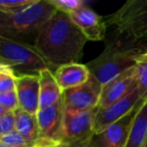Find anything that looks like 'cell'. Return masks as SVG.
<instances>
[{"label": "cell", "instance_id": "obj_9", "mask_svg": "<svg viewBox=\"0 0 147 147\" xmlns=\"http://www.w3.org/2000/svg\"><path fill=\"white\" fill-rule=\"evenodd\" d=\"M140 101V95L137 88L121 100L104 108H98L95 117V134L101 133L111 124L129 114Z\"/></svg>", "mask_w": 147, "mask_h": 147}, {"label": "cell", "instance_id": "obj_25", "mask_svg": "<svg viewBox=\"0 0 147 147\" xmlns=\"http://www.w3.org/2000/svg\"><path fill=\"white\" fill-rule=\"evenodd\" d=\"M67 146L69 147H95L92 142V140L87 141V142H83V143H77V144L67 145Z\"/></svg>", "mask_w": 147, "mask_h": 147}, {"label": "cell", "instance_id": "obj_29", "mask_svg": "<svg viewBox=\"0 0 147 147\" xmlns=\"http://www.w3.org/2000/svg\"><path fill=\"white\" fill-rule=\"evenodd\" d=\"M143 147H147V139H146V141H145V143H144V145H143Z\"/></svg>", "mask_w": 147, "mask_h": 147}, {"label": "cell", "instance_id": "obj_22", "mask_svg": "<svg viewBox=\"0 0 147 147\" xmlns=\"http://www.w3.org/2000/svg\"><path fill=\"white\" fill-rule=\"evenodd\" d=\"M49 2L57 9V11L67 14L76 11L85 5V2L82 0H49Z\"/></svg>", "mask_w": 147, "mask_h": 147}, {"label": "cell", "instance_id": "obj_10", "mask_svg": "<svg viewBox=\"0 0 147 147\" xmlns=\"http://www.w3.org/2000/svg\"><path fill=\"white\" fill-rule=\"evenodd\" d=\"M63 112V102L61 99L53 106L39 109L36 113V119L42 138L55 147L61 143Z\"/></svg>", "mask_w": 147, "mask_h": 147}, {"label": "cell", "instance_id": "obj_14", "mask_svg": "<svg viewBox=\"0 0 147 147\" xmlns=\"http://www.w3.org/2000/svg\"><path fill=\"white\" fill-rule=\"evenodd\" d=\"M53 76L63 92L87 83L91 78V73L86 65L71 63L59 67L53 71Z\"/></svg>", "mask_w": 147, "mask_h": 147}, {"label": "cell", "instance_id": "obj_21", "mask_svg": "<svg viewBox=\"0 0 147 147\" xmlns=\"http://www.w3.org/2000/svg\"><path fill=\"white\" fill-rule=\"evenodd\" d=\"M36 0H8V1H0V12H16L21 9L32 5Z\"/></svg>", "mask_w": 147, "mask_h": 147}, {"label": "cell", "instance_id": "obj_17", "mask_svg": "<svg viewBox=\"0 0 147 147\" xmlns=\"http://www.w3.org/2000/svg\"><path fill=\"white\" fill-rule=\"evenodd\" d=\"M147 139V100L141 105L131 126L125 147H143Z\"/></svg>", "mask_w": 147, "mask_h": 147}, {"label": "cell", "instance_id": "obj_8", "mask_svg": "<svg viewBox=\"0 0 147 147\" xmlns=\"http://www.w3.org/2000/svg\"><path fill=\"white\" fill-rule=\"evenodd\" d=\"M145 101L141 100L137 106L122 119L111 124L104 131L95 134L92 142L95 147H125L128 140L131 126L141 105Z\"/></svg>", "mask_w": 147, "mask_h": 147}, {"label": "cell", "instance_id": "obj_15", "mask_svg": "<svg viewBox=\"0 0 147 147\" xmlns=\"http://www.w3.org/2000/svg\"><path fill=\"white\" fill-rule=\"evenodd\" d=\"M15 112L16 118V131H18L23 138L32 147H55L47 143L42 138L40 129L37 122L36 115L29 114L24 110L18 108Z\"/></svg>", "mask_w": 147, "mask_h": 147}, {"label": "cell", "instance_id": "obj_18", "mask_svg": "<svg viewBox=\"0 0 147 147\" xmlns=\"http://www.w3.org/2000/svg\"><path fill=\"white\" fill-rule=\"evenodd\" d=\"M16 80L17 77L12 69L0 63V93L16 90Z\"/></svg>", "mask_w": 147, "mask_h": 147}, {"label": "cell", "instance_id": "obj_12", "mask_svg": "<svg viewBox=\"0 0 147 147\" xmlns=\"http://www.w3.org/2000/svg\"><path fill=\"white\" fill-rule=\"evenodd\" d=\"M69 16L84 33L88 40L100 41L105 39L107 28L106 23L100 15L86 5L69 13Z\"/></svg>", "mask_w": 147, "mask_h": 147}, {"label": "cell", "instance_id": "obj_19", "mask_svg": "<svg viewBox=\"0 0 147 147\" xmlns=\"http://www.w3.org/2000/svg\"><path fill=\"white\" fill-rule=\"evenodd\" d=\"M19 108V100L16 90L0 93V115L8 111H15Z\"/></svg>", "mask_w": 147, "mask_h": 147}, {"label": "cell", "instance_id": "obj_27", "mask_svg": "<svg viewBox=\"0 0 147 147\" xmlns=\"http://www.w3.org/2000/svg\"><path fill=\"white\" fill-rule=\"evenodd\" d=\"M55 147H69L67 144H63V143H59V145H57Z\"/></svg>", "mask_w": 147, "mask_h": 147}, {"label": "cell", "instance_id": "obj_28", "mask_svg": "<svg viewBox=\"0 0 147 147\" xmlns=\"http://www.w3.org/2000/svg\"><path fill=\"white\" fill-rule=\"evenodd\" d=\"M0 147H10V146H8V145L3 144V143H0Z\"/></svg>", "mask_w": 147, "mask_h": 147}, {"label": "cell", "instance_id": "obj_20", "mask_svg": "<svg viewBox=\"0 0 147 147\" xmlns=\"http://www.w3.org/2000/svg\"><path fill=\"white\" fill-rule=\"evenodd\" d=\"M137 74V84L140 99L147 100V61H138L135 65Z\"/></svg>", "mask_w": 147, "mask_h": 147}, {"label": "cell", "instance_id": "obj_11", "mask_svg": "<svg viewBox=\"0 0 147 147\" xmlns=\"http://www.w3.org/2000/svg\"><path fill=\"white\" fill-rule=\"evenodd\" d=\"M137 87L138 84H137L136 67L134 65L103 86L98 108H104L108 105L121 100L135 89H137Z\"/></svg>", "mask_w": 147, "mask_h": 147}, {"label": "cell", "instance_id": "obj_5", "mask_svg": "<svg viewBox=\"0 0 147 147\" xmlns=\"http://www.w3.org/2000/svg\"><path fill=\"white\" fill-rule=\"evenodd\" d=\"M0 63L9 67L15 76L38 75L51 67L32 45L0 36Z\"/></svg>", "mask_w": 147, "mask_h": 147}, {"label": "cell", "instance_id": "obj_6", "mask_svg": "<svg viewBox=\"0 0 147 147\" xmlns=\"http://www.w3.org/2000/svg\"><path fill=\"white\" fill-rule=\"evenodd\" d=\"M97 111L98 107L81 112H63L61 143L71 145L92 140Z\"/></svg>", "mask_w": 147, "mask_h": 147}, {"label": "cell", "instance_id": "obj_23", "mask_svg": "<svg viewBox=\"0 0 147 147\" xmlns=\"http://www.w3.org/2000/svg\"><path fill=\"white\" fill-rule=\"evenodd\" d=\"M0 143L8 145L10 147H32L18 132L14 130L6 135L0 136Z\"/></svg>", "mask_w": 147, "mask_h": 147}, {"label": "cell", "instance_id": "obj_4", "mask_svg": "<svg viewBox=\"0 0 147 147\" xmlns=\"http://www.w3.org/2000/svg\"><path fill=\"white\" fill-rule=\"evenodd\" d=\"M105 23L114 27L112 37L129 43L142 42L147 36V0H129Z\"/></svg>", "mask_w": 147, "mask_h": 147}, {"label": "cell", "instance_id": "obj_24", "mask_svg": "<svg viewBox=\"0 0 147 147\" xmlns=\"http://www.w3.org/2000/svg\"><path fill=\"white\" fill-rule=\"evenodd\" d=\"M16 130V118L14 111H8L0 115V136L6 135Z\"/></svg>", "mask_w": 147, "mask_h": 147}, {"label": "cell", "instance_id": "obj_7", "mask_svg": "<svg viewBox=\"0 0 147 147\" xmlns=\"http://www.w3.org/2000/svg\"><path fill=\"white\" fill-rule=\"evenodd\" d=\"M103 86L96 78H91L84 85L63 92L65 112H81L98 107Z\"/></svg>", "mask_w": 147, "mask_h": 147}, {"label": "cell", "instance_id": "obj_13", "mask_svg": "<svg viewBox=\"0 0 147 147\" xmlns=\"http://www.w3.org/2000/svg\"><path fill=\"white\" fill-rule=\"evenodd\" d=\"M39 76L24 75L17 77L16 92L19 108L29 114L36 115L39 110Z\"/></svg>", "mask_w": 147, "mask_h": 147}, {"label": "cell", "instance_id": "obj_16", "mask_svg": "<svg viewBox=\"0 0 147 147\" xmlns=\"http://www.w3.org/2000/svg\"><path fill=\"white\" fill-rule=\"evenodd\" d=\"M39 76V109L47 108L63 99V90L57 84L53 71L45 69Z\"/></svg>", "mask_w": 147, "mask_h": 147}, {"label": "cell", "instance_id": "obj_1", "mask_svg": "<svg viewBox=\"0 0 147 147\" xmlns=\"http://www.w3.org/2000/svg\"><path fill=\"white\" fill-rule=\"evenodd\" d=\"M87 40L69 14L57 11L42 28L35 49L55 71L61 65L78 63Z\"/></svg>", "mask_w": 147, "mask_h": 147}, {"label": "cell", "instance_id": "obj_2", "mask_svg": "<svg viewBox=\"0 0 147 147\" xmlns=\"http://www.w3.org/2000/svg\"><path fill=\"white\" fill-rule=\"evenodd\" d=\"M57 12L49 0H36L16 12H0V36L35 47L42 28Z\"/></svg>", "mask_w": 147, "mask_h": 147}, {"label": "cell", "instance_id": "obj_26", "mask_svg": "<svg viewBox=\"0 0 147 147\" xmlns=\"http://www.w3.org/2000/svg\"><path fill=\"white\" fill-rule=\"evenodd\" d=\"M147 61V49L145 51V53H143L142 55H140L137 59V61Z\"/></svg>", "mask_w": 147, "mask_h": 147}, {"label": "cell", "instance_id": "obj_3", "mask_svg": "<svg viewBox=\"0 0 147 147\" xmlns=\"http://www.w3.org/2000/svg\"><path fill=\"white\" fill-rule=\"evenodd\" d=\"M146 49L147 45L143 42L129 43L110 36L106 39L103 53L86 65L91 75L105 86L118 75L134 67L138 57Z\"/></svg>", "mask_w": 147, "mask_h": 147}]
</instances>
